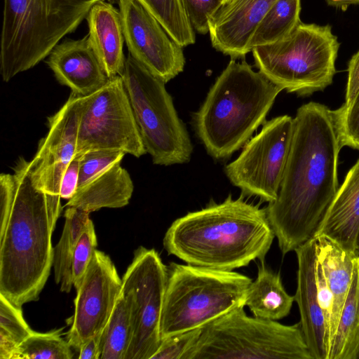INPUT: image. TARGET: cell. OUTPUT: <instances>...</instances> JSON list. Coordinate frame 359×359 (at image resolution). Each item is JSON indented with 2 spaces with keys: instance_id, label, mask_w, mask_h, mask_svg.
Here are the masks:
<instances>
[{
  "instance_id": "cell-23",
  "label": "cell",
  "mask_w": 359,
  "mask_h": 359,
  "mask_svg": "<svg viewBox=\"0 0 359 359\" xmlns=\"http://www.w3.org/2000/svg\"><path fill=\"white\" fill-rule=\"evenodd\" d=\"M260 262L257 278L249 287L245 306L253 316L278 320L289 315L294 297L285 290L280 274L267 267L264 261Z\"/></svg>"
},
{
  "instance_id": "cell-10",
  "label": "cell",
  "mask_w": 359,
  "mask_h": 359,
  "mask_svg": "<svg viewBox=\"0 0 359 359\" xmlns=\"http://www.w3.org/2000/svg\"><path fill=\"white\" fill-rule=\"evenodd\" d=\"M168 269L154 248L140 246L122 278L132 339L125 359H151L161 342V322Z\"/></svg>"
},
{
  "instance_id": "cell-40",
  "label": "cell",
  "mask_w": 359,
  "mask_h": 359,
  "mask_svg": "<svg viewBox=\"0 0 359 359\" xmlns=\"http://www.w3.org/2000/svg\"><path fill=\"white\" fill-rule=\"evenodd\" d=\"M351 359H359V344L356 347Z\"/></svg>"
},
{
  "instance_id": "cell-41",
  "label": "cell",
  "mask_w": 359,
  "mask_h": 359,
  "mask_svg": "<svg viewBox=\"0 0 359 359\" xmlns=\"http://www.w3.org/2000/svg\"><path fill=\"white\" fill-rule=\"evenodd\" d=\"M357 252L359 255V235H358V241H357Z\"/></svg>"
},
{
  "instance_id": "cell-12",
  "label": "cell",
  "mask_w": 359,
  "mask_h": 359,
  "mask_svg": "<svg viewBox=\"0 0 359 359\" xmlns=\"http://www.w3.org/2000/svg\"><path fill=\"white\" fill-rule=\"evenodd\" d=\"M293 118L282 115L266 121L261 131L244 145L224 168L231 183L242 194L272 203L278 197L293 135Z\"/></svg>"
},
{
  "instance_id": "cell-42",
  "label": "cell",
  "mask_w": 359,
  "mask_h": 359,
  "mask_svg": "<svg viewBox=\"0 0 359 359\" xmlns=\"http://www.w3.org/2000/svg\"><path fill=\"white\" fill-rule=\"evenodd\" d=\"M229 1V0H224V2H226V1Z\"/></svg>"
},
{
  "instance_id": "cell-32",
  "label": "cell",
  "mask_w": 359,
  "mask_h": 359,
  "mask_svg": "<svg viewBox=\"0 0 359 359\" xmlns=\"http://www.w3.org/2000/svg\"><path fill=\"white\" fill-rule=\"evenodd\" d=\"M126 154L116 150H95L80 156L78 188L88 183L117 163H121Z\"/></svg>"
},
{
  "instance_id": "cell-6",
  "label": "cell",
  "mask_w": 359,
  "mask_h": 359,
  "mask_svg": "<svg viewBox=\"0 0 359 359\" xmlns=\"http://www.w3.org/2000/svg\"><path fill=\"white\" fill-rule=\"evenodd\" d=\"M167 269L161 339L203 328L233 309L245 306L252 280L244 274L175 262Z\"/></svg>"
},
{
  "instance_id": "cell-9",
  "label": "cell",
  "mask_w": 359,
  "mask_h": 359,
  "mask_svg": "<svg viewBox=\"0 0 359 359\" xmlns=\"http://www.w3.org/2000/svg\"><path fill=\"white\" fill-rule=\"evenodd\" d=\"M121 76L144 146L153 163L168 166L189 162L193 145L165 83L130 54Z\"/></svg>"
},
{
  "instance_id": "cell-18",
  "label": "cell",
  "mask_w": 359,
  "mask_h": 359,
  "mask_svg": "<svg viewBox=\"0 0 359 359\" xmlns=\"http://www.w3.org/2000/svg\"><path fill=\"white\" fill-rule=\"evenodd\" d=\"M46 64L57 81L77 95H88L109 80L88 34L81 39H67L57 44Z\"/></svg>"
},
{
  "instance_id": "cell-4",
  "label": "cell",
  "mask_w": 359,
  "mask_h": 359,
  "mask_svg": "<svg viewBox=\"0 0 359 359\" xmlns=\"http://www.w3.org/2000/svg\"><path fill=\"white\" fill-rule=\"evenodd\" d=\"M283 88L246 62L231 59L194 115L196 133L212 158H229L251 138Z\"/></svg>"
},
{
  "instance_id": "cell-36",
  "label": "cell",
  "mask_w": 359,
  "mask_h": 359,
  "mask_svg": "<svg viewBox=\"0 0 359 359\" xmlns=\"http://www.w3.org/2000/svg\"><path fill=\"white\" fill-rule=\"evenodd\" d=\"M316 276L318 298L325 320L327 338L331 350L330 330L334 304L333 296L327 284L325 277L318 258L316 267Z\"/></svg>"
},
{
  "instance_id": "cell-33",
  "label": "cell",
  "mask_w": 359,
  "mask_h": 359,
  "mask_svg": "<svg viewBox=\"0 0 359 359\" xmlns=\"http://www.w3.org/2000/svg\"><path fill=\"white\" fill-rule=\"evenodd\" d=\"M97 245L95 226L88 221L76 243L72 265L73 286L79 287Z\"/></svg>"
},
{
  "instance_id": "cell-38",
  "label": "cell",
  "mask_w": 359,
  "mask_h": 359,
  "mask_svg": "<svg viewBox=\"0 0 359 359\" xmlns=\"http://www.w3.org/2000/svg\"><path fill=\"white\" fill-rule=\"evenodd\" d=\"M101 332L92 337L79 351V359H99Z\"/></svg>"
},
{
  "instance_id": "cell-25",
  "label": "cell",
  "mask_w": 359,
  "mask_h": 359,
  "mask_svg": "<svg viewBox=\"0 0 359 359\" xmlns=\"http://www.w3.org/2000/svg\"><path fill=\"white\" fill-rule=\"evenodd\" d=\"M300 11V0H278L255 28L248 46L250 52L290 35L302 22Z\"/></svg>"
},
{
  "instance_id": "cell-24",
  "label": "cell",
  "mask_w": 359,
  "mask_h": 359,
  "mask_svg": "<svg viewBox=\"0 0 359 359\" xmlns=\"http://www.w3.org/2000/svg\"><path fill=\"white\" fill-rule=\"evenodd\" d=\"M65 224L59 242L54 248L53 263L55 280L60 284V291L69 293L73 286L72 265L78 240L90 219V213L74 207H67Z\"/></svg>"
},
{
  "instance_id": "cell-30",
  "label": "cell",
  "mask_w": 359,
  "mask_h": 359,
  "mask_svg": "<svg viewBox=\"0 0 359 359\" xmlns=\"http://www.w3.org/2000/svg\"><path fill=\"white\" fill-rule=\"evenodd\" d=\"M34 332L22 309L0 294V359H15L19 346Z\"/></svg>"
},
{
  "instance_id": "cell-21",
  "label": "cell",
  "mask_w": 359,
  "mask_h": 359,
  "mask_svg": "<svg viewBox=\"0 0 359 359\" xmlns=\"http://www.w3.org/2000/svg\"><path fill=\"white\" fill-rule=\"evenodd\" d=\"M134 190L128 172L117 163L93 180L77 189L67 207L89 213L102 208H118L127 205Z\"/></svg>"
},
{
  "instance_id": "cell-8",
  "label": "cell",
  "mask_w": 359,
  "mask_h": 359,
  "mask_svg": "<svg viewBox=\"0 0 359 359\" xmlns=\"http://www.w3.org/2000/svg\"><path fill=\"white\" fill-rule=\"evenodd\" d=\"M339 45L330 25L301 22L285 39L251 52L269 81L288 93L309 96L332 83Z\"/></svg>"
},
{
  "instance_id": "cell-5",
  "label": "cell",
  "mask_w": 359,
  "mask_h": 359,
  "mask_svg": "<svg viewBox=\"0 0 359 359\" xmlns=\"http://www.w3.org/2000/svg\"><path fill=\"white\" fill-rule=\"evenodd\" d=\"M104 0H4L0 74L8 82L49 55Z\"/></svg>"
},
{
  "instance_id": "cell-27",
  "label": "cell",
  "mask_w": 359,
  "mask_h": 359,
  "mask_svg": "<svg viewBox=\"0 0 359 359\" xmlns=\"http://www.w3.org/2000/svg\"><path fill=\"white\" fill-rule=\"evenodd\" d=\"M334 112L344 147L359 150V50L348 62L344 102Z\"/></svg>"
},
{
  "instance_id": "cell-2",
  "label": "cell",
  "mask_w": 359,
  "mask_h": 359,
  "mask_svg": "<svg viewBox=\"0 0 359 359\" xmlns=\"http://www.w3.org/2000/svg\"><path fill=\"white\" fill-rule=\"evenodd\" d=\"M0 175V294L22 308L36 301L53 263L52 234L62 206L60 196L33 184L29 161Z\"/></svg>"
},
{
  "instance_id": "cell-15",
  "label": "cell",
  "mask_w": 359,
  "mask_h": 359,
  "mask_svg": "<svg viewBox=\"0 0 359 359\" xmlns=\"http://www.w3.org/2000/svg\"><path fill=\"white\" fill-rule=\"evenodd\" d=\"M84 97L72 92L62 107L48 118V133L29 161L31 180L44 192L60 195L62 176L76 155Z\"/></svg>"
},
{
  "instance_id": "cell-31",
  "label": "cell",
  "mask_w": 359,
  "mask_h": 359,
  "mask_svg": "<svg viewBox=\"0 0 359 359\" xmlns=\"http://www.w3.org/2000/svg\"><path fill=\"white\" fill-rule=\"evenodd\" d=\"M62 330L46 333L34 332L19 346L15 359H72V346L62 338Z\"/></svg>"
},
{
  "instance_id": "cell-34",
  "label": "cell",
  "mask_w": 359,
  "mask_h": 359,
  "mask_svg": "<svg viewBox=\"0 0 359 359\" xmlns=\"http://www.w3.org/2000/svg\"><path fill=\"white\" fill-rule=\"evenodd\" d=\"M202 328L191 330L162 338L151 359H184L198 341Z\"/></svg>"
},
{
  "instance_id": "cell-19",
  "label": "cell",
  "mask_w": 359,
  "mask_h": 359,
  "mask_svg": "<svg viewBox=\"0 0 359 359\" xmlns=\"http://www.w3.org/2000/svg\"><path fill=\"white\" fill-rule=\"evenodd\" d=\"M358 235L359 158L339 186L315 237L325 236L344 250L358 254Z\"/></svg>"
},
{
  "instance_id": "cell-1",
  "label": "cell",
  "mask_w": 359,
  "mask_h": 359,
  "mask_svg": "<svg viewBox=\"0 0 359 359\" xmlns=\"http://www.w3.org/2000/svg\"><path fill=\"white\" fill-rule=\"evenodd\" d=\"M290 150L278 195L267 217L283 255L315 238L339 187L344 147L334 110L309 102L296 112Z\"/></svg>"
},
{
  "instance_id": "cell-14",
  "label": "cell",
  "mask_w": 359,
  "mask_h": 359,
  "mask_svg": "<svg viewBox=\"0 0 359 359\" xmlns=\"http://www.w3.org/2000/svg\"><path fill=\"white\" fill-rule=\"evenodd\" d=\"M129 54L165 83L183 72V47L137 0H118Z\"/></svg>"
},
{
  "instance_id": "cell-39",
  "label": "cell",
  "mask_w": 359,
  "mask_h": 359,
  "mask_svg": "<svg viewBox=\"0 0 359 359\" xmlns=\"http://www.w3.org/2000/svg\"><path fill=\"white\" fill-rule=\"evenodd\" d=\"M329 6L339 8L344 11L351 4H358L359 0H325Z\"/></svg>"
},
{
  "instance_id": "cell-11",
  "label": "cell",
  "mask_w": 359,
  "mask_h": 359,
  "mask_svg": "<svg viewBox=\"0 0 359 359\" xmlns=\"http://www.w3.org/2000/svg\"><path fill=\"white\" fill-rule=\"evenodd\" d=\"M102 149L137 158L147 153L121 76L83 100L75 156Z\"/></svg>"
},
{
  "instance_id": "cell-13",
  "label": "cell",
  "mask_w": 359,
  "mask_h": 359,
  "mask_svg": "<svg viewBox=\"0 0 359 359\" xmlns=\"http://www.w3.org/2000/svg\"><path fill=\"white\" fill-rule=\"evenodd\" d=\"M122 290V279L113 262L95 250L81 285L66 339L78 351L107 324Z\"/></svg>"
},
{
  "instance_id": "cell-37",
  "label": "cell",
  "mask_w": 359,
  "mask_h": 359,
  "mask_svg": "<svg viewBox=\"0 0 359 359\" xmlns=\"http://www.w3.org/2000/svg\"><path fill=\"white\" fill-rule=\"evenodd\" d=\"M80 158V156H75L65 171L60 183L61 198L69 200L78 189Z\"/></svg>"
},
{
  "instance_id": "cell-17",
  "label": "cell",
  "mask_w": 359,
  "mask_h": 359,
  "mask_svg": "<svg viewBox=\"0 0 359 359\" xmlns=\"http://www.w3.org/2000/svg\"><path fill=\"white\" fill-rule=\"evenodd\" d=\"M278 0H229L209 21L212 47L231 59L243 58L250 52L252 35L263 17Z\"/></svg>"
},
{
  "instance_id": "cell-35",
  "label": "cell",
  "mask_w": 359,
  "mask_h": 359,
  "mask_svg": "<svg viewBox=\"0 0 359 359\" xmlns=\"http://www.w3.org/2000/svg\"><path fill=\"white\" fill-rule=\"evenodd\" d=\"M194 30L201 34L209 33V21L224 4V0H182Z\"/></svg>"
},
{
  "instance_id": "cell-20",
  "label": "cell",
  "mask_w": 359,
  "mask_h": 359,
  "mask_svg": "<svg viewBox=\"0 0 359 359\" xmlns=\"http://www.w3.org/2000/svg\"><path fill=\"white\" fill-rule=\"evenodd\" d=\"M86 20L91 46L109 79L121 76L126 58L125 41L119 10L104 1L96 3Z\"/></svg>"
},
{
  "instance_id": "cell-28",
  "label": "cell",
  "mask_w": 359,
  "mask_h": 359,
  "mask_svg": "<svg viewBox=\"0 0 359 359\" xmlns=\"http://www.w3.org/2000/svg\"><path fill=\"white\" fill-rule=\"evenodd\" d=\"M109 2L113 0H108ZM162 25L180 46L194 44V29L187 16L182 0H137Z\"/></svg>"
},
{
  "instance_id": "cell-16",
  "label": "cell",
  "mask_w": 359,
  "mask_h": 359,
  "mask_svg": "<svg viewBox=\"0 0 359 359\" xmlns=\"http://www.w3.org/2000/svg\"><path fill=\"white\" fill-rule=\"evenodd\" d=\"M294 252L298 268L294 297L299 307L302 330L313 359H330L327 326L317 293L316 238L300 245Z\"/></svg>"
},
{
  "instance_id": "cell-26",
  "label": "cell",
  "mask_w": 359,
  "mask_h": 359,
  "mask_svg": "<svg viewBox=\"0 0 359 359\" xmlns=\"http://www.w3.org/2000/svg\"><path fill=\"white\" fill-rule=\"evenodd\" d=\"M359 344V257L352 283L340 313L330 359H351Z\"/></svg>"
},
{
  "instance_id": "cell-29",
  "label": "cell",
  "mask_w": 359,
  "mask_h": 359,
  "mask_svg": "<svg viewBox=\"0 0 359 359\" xmlns=\"http://www.w3.org/2000/svg\"><path fill=\"white\" fill-rule=\"evenodd\" d=\"M132 339L129 310L121 292L101 332L99 359H125Z\"/></svg>"
},
{
  "instance_id": "cell-3",
  "label": "cell",
  "mask_w": 359,
  "mask_h": 359,
  "mask_svg": "<svg viewBox=\"0 0 359 359\" xmlns=\"http://www.w3.org/2000/svg\"><path fill=\"white\" fill-rule=\"evenodd\" d=\"M229 194L222 203L175 219L163 243L168 255L185 263L233 271L252 261L264 262L276 238L266 208Z\"/></svg>"
},
{
  "instance_id": "cell-7",
  "label": "cell",
  "mask_w": 359,
  "mask_h": 359,
  "mask_svg": "<svg viewBox=\"0 0 359 359\" xmlns=\"http://www.w3.org/2000/svg\"><path fill=\"white\" fill-rule=\"evenodd\" d=\"M313 359L299 322L248 316L237 307L202 328L184 359Z\"/></svg>"
},
{
  "instance_id": "cell-22",
  "label": "cell",
  "mask_w": 359,
  "mask_h": 359,
  "mask_svg": "<svg viewBox=\"0 0 359 359\" xmlns=\"http://www.w3.org/2000/svg\"><path fill=\"white\" fill-rule=\"evenodd\" d=\"M315 238L317 258L333 296L334 304L330 330L332 347L340 313L352 283L359 255L344 250L325 236H318Z\"/></svg>"
}]
</instances>
